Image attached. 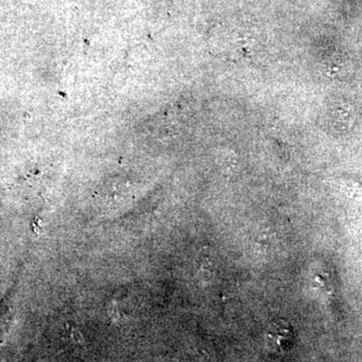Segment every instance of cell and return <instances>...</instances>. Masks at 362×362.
Returning a JSON list of instances; mask_svg holds the SVG:
<instances>
[{
	"instance_id": "obj_1",
	"label": "cell",
	"mask_w": 362,
	"mask_h": 362,
	"mask_svg": "<svg viewBox=\"0 0 362 362\" xmlns=\"http://www.w3.org/2000/svg\"><path fill=\"white\" fill-rule=\"evenodd\" d=\"M268 339L270 345H275L276 349L284 350L291 340V330L286 323H273L268 330Z\"/></svg>"
}]
</instances>
